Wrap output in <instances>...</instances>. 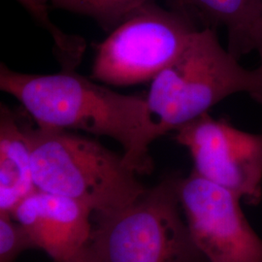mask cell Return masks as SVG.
<instances>
[{
  "label": "cell",
  "instance_id": "7a4b0ae2",
  "mask_svg": "<svg viewBox=\"0 0 262 262\" xmlns=\"http://www.w3.org/2000/svg\"><path fill=\"white\" fill-rule=\"evenodd\" d=\"M225 50L216 29L200 28L176 59L156 76L146 98L149 127L145 144L208 113L235 94H248L262 104V75L249 70Z\"/></svg>",
  "mask_w": 262,
  "mask_h": 262
},
{
  "label": "cell",
  "instance_id": "30bf717a",
  "mask_svg": "<svg viewBox=\"0 0 262 262\" xmlns=\"http://www.w3.org/2000/svg\"><path fill=\"white\" fill-rule=\"evenodd\" d=\"M32 154L27 126L6 104L0 105V213H8L33 193Z\"/></svg>",
  "mask_w": 262,
  "mask_h": 262
},
{
  "label": "cell",
  "instance_id": "6da1fadb",
  "mask_svg": "<svg viewBox=\"0 0 262 262\" xmlns=\"http://www.w3.org/2000/svg\"><path fill=\"white\" fill-rule=\"evenodd\" d=\"M0 90L15 97L39 127L110 137L122 145L123 161L133 172L152 170L145 144L149 127L145 97L116 93L74 71L26 74L3 63Z\"/></svg>",
  "mask_w": 262,
  "mask_h": 262
},
{
  "label": "cell",
  "instance_id": "3957f363",
  "mask_svg": "<svg viewBox=\"0 0 262 262\" xmlns=\"http://www.w3.org/2000/svg\"><path fill=\"white\" fill-rule=\"evenodd\" d=\"M38 190L69 197L108 214L128 206L147 190L122 156L68 130L27 126Z\"/></svg>",
  "mask_w": 262,
  "mask_h": 262
},
{
  "label": "cell",
  "instance_id": "8fae6325",
  "mask_svg": "<svg viewBox=\"0 0 262 262\" xmlns=\"http://www.w3.org/2000/svg\"><path fill=\"white\" fill-rule=\"evenodd\" d=\"M28 11L32 19L47 30L54 41V54L61 70L74 71L83 59L86 42L79 35L68 34L56 27L49 16V0H16Z\"/></svg>",
  "mask_w": 262,
  "mask_h": 262
},
{
  "label": "cell",
  "instance_id": "8992f818",
  "mask_svg": "<svg viewBox=\"0 0 262 262\" xmlns=\"http://www.w3.org/2000/svg\"><path fill=\"white\" fill-rule=\"evenodd\" d=\"M199 176L225 187L248 205L262 200V133L241 130L208 113L175 131Z\"/></svg>",
  "mask_w": 262,
  "mask_h": 262
},
{
  "label": "cell",
  "instance_id": "52a82bcc",
  "mask_svg": "<svg viewBox=\"0 0 262 262\" xmlns=\"http://www.w3.org/2000/svg\"><path fill=\"white\" fill-rule=\"evenodd\" d=\"M179 200L187 228L208 262H262V239L231 190L192 171L180 177Z\"/></svg>",
  "mask_w": 262,
  "mask_h": 262
},
{
  "label": "cell",
  "instance_id": "5bb4252c",
  "mask_svg": "<svg viewBox=\"0 0 262 262\" xmlns=\"http://www.w3.org/2000/svg\"><path fill=\"white\" fill-rule=\"evenodd\" d=\"M66 262H101L94 253L89 244L78 253Z\"/></svg>",
  "mask_w": 262,
  "mask_h": 262
},
{
  "label": "cell",
  "instance_id": "7c38bea8",
  "mask_svg": "<svg viewBox=\"0 0 262 262\" xmlns=\"http://www.w3.org/2000/svg\"><path fill=\"white\" fill-rule=\"evenodd\" d=\"M150 0H49L50 6L84 15L111 32L132 11Z\"/></svg>",
  "mask_w": 262,
  "mask_h": 262
},
{
  "label": "cell",
  "instance_id": "4fadbf2b",
  "mask_svg": "<svg viewBox=\"0 0 262 262\" xmlns=\"http://www.w3.org/2000/svg\"><path fill=\"white\" fill-rule=\"evenodd\" d=\"M31 248L35 247L25 227L11 214L0 213V262H14Z\"/></svg>",
  "mask_w": 262,
  "mask_h": 262
},
{
  "label": "cell",
  "instance_id": "5b68a950",
  "mask_svg": "<svg viewBox=\"0 0 262 262\" xmlns=\"http://www.w3.org/2000/svg\"><path fill=\"white\" fill-rule=\"evenodd\" d=\"M198 29L186 16L150 0L96 45L91 78L111 85L151 81L176 59Z\"/></svg>",
  "mask_w": 262,
  "mask_h": 262
},
{
  "label": "cell",
  "instance_id": "9c48e42d",
  "mask_svg": "<svg viewBox=\"0 0 262 262\" xmlns=\"http://www.w3.org/2000/svg\"><path fill=\"white\" fill-rule=\"evenodd\" d=\"M167 8L198 28H225L228 52L236 58L253 51V35L262 18V0H164Z\"/></svg>",
  "mask_w": 262,
  "mask_h": 262
},
{
  "label": "cell",
  "instance_id": "277c9868",
  "mask_svg": "<svg viewBox=\"0 0 262 262\" xmlns=\"http://www.w3.org/2000/svg\"><path fill=\"white\" fill-rule=\"evenodd\" d=\"M179 176L147 189L130 205L95 214L89 246L101 262H208L180 213Z\"/></svg>",
  "mask_w": 262,
  "mask_h": 262
},
{
  "label": "cell",
  "instance_id": "9a60e30c",
  "mask_svg": "<svg viewBox=\"0 0 262 262\" xmlns=\"http://www.w3.org/2000/svg\"><path fill=\"white\" fill-rule=\"evenodd\" d=\"M253 51H256L259 56V60L260 64L257 67L259 72L262 75V18L259 19L258 24L256 25V28L254 30V35H253Z\"/></svg>",
  "mask_w": 262,
  "mask_h": 262
},
{
  "label": "cell",
  "instance_id": "ba28073f",
  "mask_svg": "<svg viewBox=\"0 0 262 262\" xmlns=\"http://www.w3.org/2000/svg\"><path fill=\"white\" fill-rule=\"evenodd\" d=\"M93 213L75 199L36 189L11 215L25 227L35 249L55 262H66L90 242Z\"/></svg>",
  "mask_w": 262,
  "mask_h": 262
}]
</instances>
